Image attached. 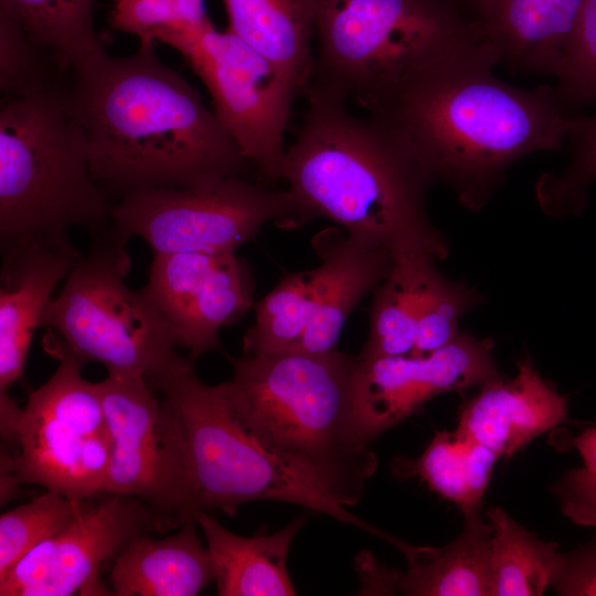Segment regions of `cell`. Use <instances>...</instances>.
<instances>
[{"mask_svg": "<svg viewBox=\"0 0 596 596\" xmlns=\"http://www.w3.org/2000/svg\"><path fill=\"white\" fill-rule=\"evenodd\" d=\"M43 344L60 363L22 408L11 469L18 483L82 502L105 492L111 459L105 412L97 383L82 376L84 364L49 333Z\"/></svg>", "mask_w": 596, "mask_h": 596, "instance_id": "obj_9", "label": "cell"}, {"mask_svg": "<svg viewBox=\"0 0 596 596\" xmlns=\"http://www.w3.org/2000/svg\"><path fill=\"white\" fill-rule=\"evenodd\" d=\"M185 62L248 164L267 182L281 180L285 132L299 87L231 31L214 26Z\"/></svg>", "mask_w": 596, "mask_h": 596, "instance_id": "obj_12", "label": "cell"}, {"mask_svg": "<svg viewBox=\"0 0 596 596\" xmlns=\"http://www.w3.org/2000/svg\"><path fill=\"white\" fill-rule=\"evenodd\" d=\"M492 349L489 339L459 333L447 345L425 355H358L354 400L364 437L371 443L436 395L461 392L500 377Z\"/></svg>", "mask_w": 596, "mask_h": 596, "instance_id": "obj_14", "label": "cell"}, {"mask_svg": "<svg viewBox=\"0 0 596 596\" xmlns=\"http://www.w3.org/2000/svg\"><path fill=\"white\" fill-rule=\"evenodd\" d=\"M194 361L177 353L147 379L163 394L180 422L192 518L212 510L233 515L248 501H279L384 538L385 532L350 513L313 477L249 434L219 386L198 377Z\"/></svg>", "mask_w": 596, "mask_h": 596, "instance_id": "obj_7", "label": "cell"}, {"mask_svg": "<svg viewBox=\"0 0 596 596\" xmlns=\"http://www.w3.org/2000/svg\"><path fill=\"white\" fill-rule=\"evenodd\" d=\"M311 270L291 273L255 304V323L243 338L244 355L296 351L312 317Z\"/></svg>", "mask_w": 596, "mask_h": 596, "instance_id": "obj_28", "label": "cell"}, {"mask_svg": "<svg viewBox=\"0 0 596 596\" xmlns=\"http://www.w3.org/2000/svg\"><path fill=\"white\" fill-rule=\"evenodd\" d=\"M96 0H0L14 20L60 70L103 51L93 23Z\"/></svg>", "mask_w": 596, "mask_h": 596, "instance_id": "obj_27", "label": "cell"}, {"mask_svg": "<svg viewBox=\"0 0 596 596\" xmlns=\"http://www.w3.org/2000/svg\"><path fill=\"white\" fill-rule=\"evenodd\" d=\"M567 409L566 397L526 359L512 380L500 376L480 386L461 409L457 429L508 458L565 422Z\"/></svg>", "mask_w": 596, "mask_h": 596, "instance_id": "obj_17", "label": "cell"}, {"mask_svg": "<svg viewBox=\"0 0 596 596\" xmlns=\"http://www.w3.org/2000/svg\"><path fill=\"white\" fill-rule=\"evenodd\" d=\"M163 531L158 515L139 499L104 492L83 501L63 530L0 577V595L70 596L88 587L94 592L105 561L135 538Z\"/></svg>", "mask_w": 596, "mask_h": 596, "instance_id": "obj_13", "label": "cell"}, {"mask_svg": "<svg viewBox=\"0 0 596 596\" xmlns=\"http://www.w3.org/2000/svg\"><path fill=\"white\" fill-rule=\"evenodd\" d=\"M584 461V470L596 477V426L584 430L572 440Z\"/></svg>", "mask_w": 596, "mask_h": 596, "instance_id": "obj_38", "label": "cell"}, {"mask_svg": "<svg viewBox=\"0 0 596 596\" xmlns=\"http://www.w3.org/2000/svg\"><path fill=\"white\" fill-rule=\"evenodd\" d=\"M459 535L443 547L414 546L392 536L408 567L396 588L414 596H492L491 534L481 507L465 514Z\"/></svg>", "mask_w": 596, "mask_h": 596, "instance_id": "obj_22", "label": "cell"}, {"mask_svg": "<svg viewBox=\"0 0 596 596\" xmlns=\"http://www.w3.org/2000/svg\"><path fill=\"white\" fill-rule=\"evenodd\" d=\"M306 109L286 150L283 177L305 222L323 217L391 253L393 259L448 254L426 209L430 179L382 121L348 102L306 88Z\"/></svg>", "mask_w": 596, "mask_h": 596, "instance_id": "obj_3", "label": "cell"}, {"mask_svg": "<svg viewBox=\"0 0 596 596\" xmlns=\"http://www.w3.org/2000/svg\"><path fill=\"white\" fill-rule=\"evenodd\" d=\"M231 363L217 386L245 429L342 505L356 504L377 467L355 409L358 355L290 351Z\"/></svg>", "mask_w": 596, "mask_h": 596, "instance_id": "obj_4", "label": "cell"}, {"mask_svg": "<svg viewBox=\"0 0 596 596\" xmlns=\"http://www.w3.org/2000/svg\"><path fill=\"white\" fill-rule=\"evenodd\" d=\"M585 0H470L499 64L554 76Z\"/></svg>", "mask_w": 596, "mask_h": 596, "instance_id": "obj_19", "label": "cell"}, {"mask_svg": "<svg viewBox=\"0 0 596 596\" xmlns=\"http://www.w3.org/2000/svg\"><path fill=\"white\" fill-rule=\"evenodd\" d=\"M435 268V259L426 256L393 260L389 274L374 290L369 334L359 358L413 353L422 294Z\"/></svg>", "mask_w": 596, "mask_h": 596, "instance_id": "obj_25", "label": "cell"}, {"mask_svg": "<svg viewBox=\"0 0 596 596\" xmlns=\"http://www.w3.org/2000/svg\"><path fill=\"white\" fill-rule=\"evenodd\" d=\"M227 30L276 64L301 91L311 77L317 0H223Z\"/></svg>", "mask_w": 596, "mask_h": 596, "instance_id": "obj_23", "label": "cell"}, {"mask_svg": "<svg viewBox=\"0 0 596 596\" xmlns=\"http://www.w3.org/2000/svg\"><path fill=\"white\" fill-rule=\"evenodd\" d=\"M554 77L565 110L596 102V0H585Z\"/></svg>", "mask_w": 596, "mask_h": 596, "instance_id": "obj_32", "label": "cell"}, {"mask_svg": "<svg viewBox=\"0 0 596 596\" xmlns=\"http://www.w3.org/2000/svg\"><path fill=\"white\" fill-rule=\"evenodd\" d=\"M140 42L129 56L105 50L70 70L65 91L84 130L93 178L121 196L137 189H201L249 167L214 110Z\"/></svg>", "mask_w": 596, "mask_h": 596, "instance_id": "obj_1", "label": "cell"}, {"mask_svg": "<svg viewBox=\"0 0 596 596\" xmlns=\"http://www.w3.org/2000/svg\"><path fill=\"white\" fill-rule=\"evenodd\" d=\"M486 515L492 529V596L542 595L561 562L557 544L540 540L499 507Z\"/></svg>", "mask_w": 596, "mask_h": 596, "instance_id": "obj_26", "label": "cell"}, {"mask_svg": "<svg viewBox=\"0 0 596 596\" xmlns=\"http://www.w3.org/2000/svg\"><path fill=\"white\" fill-rule=\"evenodd\" d=\"M193 520L206 540L219 595H296L287 557L294 536L305 523L304 515L273 534L252 538L231 532L206 511L198 512Z\"/></svg>", "mask_w": 596, "mask_h": 596, "instance_id": "obj_21", "label": "cell"}, {"mask_svg": "<svg viewBox=\"0 0 596 596\" xmlns=\"http://www.w3.org/2000/svg\"><path fill=\"white\" fill-rule=\"evenodd\" d=\"M270 222L287 228L306 223L287 189L242 177L201 189H137L110 206V224L128 240L142 238L153 254L236 252Z\"/></svg>", "mask_w": 596, "mask_h": 596, "instance_id": "obj_10", "label": "cell"}, {"mask_svg": "<svg viewBox=\"0 0 596 596\" xmlns=\"http://www.w3.org/2000/svg\"><path fill=\"white\" fill-rule=\"evenodd\" d=\"M110 223L92 175L85 134L65 91L6 99L0 110V248L74 251L68 230Z\"/></svg>", "mask_w": 596, "mask_h": 596, "instance_id": "obj_5", "label": "cell"}, {"mask_svg": "<svg viewBox=\"0 0 596 596\" xmlns=\"http://www.w3.org/2000/svg\"><path fill=\"white\" fill-rule=\"evenodd\" d=\"M82 502L54 490H46L0 517V577L26 553L63 530L76 515Z\"/></svg>", "mask_w": 596, "mask_h": 596, "instance_id": "obj_29", "label": "cell"}, {"mask_svg": "<svg viewBox=\"0 0 596 596\" xmlns=\"http://www.w3.org/2000/svg\"><path fill=\"white\" fill-rule=\"evenodd\" d=\"M552 586L558 595L596 596V541L562 554Z\"/></svg>", "mask_w": 596, "mask_h": 596, "instance_id": "obj_35", "label": "cell"}, {"mask_svg": "<svg viewBox=\"0 0 596 596\" xmlns=\"http://www.w3.org/2000/svg\"><path fill=\"white\" fill-rule=\"evenodd\" d=\"M82 257L77 249L40 245L1 248L0 391H9L21 377L52 292Z\"/></svg>", "mask_w": 596, "mask_h": 596, "instance_id": "obj_18", "label": "cell"}, {"mask_svg": "<svg viewBox=\"0 0 596 596\" xmlns=\"http://www.w3.org/2000/svg\"><path fill=\"white\" fill-rule=\"evenodd\" d=\"M44 54L14 20L0 12V89L6 99L30 97L55 87L50 83Z\"/></svg>", "mask_w": 596, "mask_h": 596, "instance_id": "obj_33", "label": "cell"}, {"mask_svg": "<svg viewBox=\"0 0 596 596\" xmlns=\"http://www.w3.org/2000/svg\"><path fill=\"white\" fill-rule=\"evenodd\" d=\"M444 2H446L447 4L456 8L457 10H459L460 12H462L464 14H466L467 17H470V0H443Z\"/></svg>", "mask_w": 596, "mask_h": 596, "instance_id": "obj_39", "label": "cell"}, {"mask_svg": "<svg viewBox=\"0 0 596 596\" xmlns=\"http://www.w3.org/2000/svg\"><path fill=\"white\" fill-rule=\"evenodd\" d=\"M320 264L311 269L312 317L296 351L334 350L347 318L384 280L393 256L375 243L330 227L312 238Z\"/></svg>", "mask_w": 596, "mask_h": 596, "instance_id": "obj_16", "label": "cell"}, {"mask_svg": "<svg viewBox=\"0 0 596 596\" xmlns=\"http://www.w3.org/2000/svg\"><path fill=\"white\" fill-rule=\"evenodd\" d=\"M145 291L195 360L253 305L252 272L236 252L153 254Z\"/></svg>", "mask_w": 596, "mask_h": 596, "instance_id": "obj_15", "label": "cell"}, {"mask_svg": "<svg viewBox=\"0 0 596 596\" xmlns=\"http://www.w3.org/2000/svg\"><path fill=\"white\" fill-rule=\"evenodd\" d=\"M111 440L105 492L139 499L166 530L194 521L181 426L142 375L108 373L97 382Z\"/></svg>", "mask_w": 596, "mask_h": 596, "instance_id": "obj_11", "label": "cell"}, {"mask_svg": "<svg viewBox=\"0 0 596 596\" xmlns=\"http://www.w3.org/2000/svg\"><path fill=\"white\" fill-rule=\"evenodd\" d=\"M479 299L475 290L448 280L435 268L422 294L412 354H429L456 339L460 319Z\"/></svg>", "mask_w": 596, "mask_h": 596, "instance_id": "obj_31", "label": "cell"}, {"mask_svg": "<svg viewBox=\"0 0 596 596\" xmlns=\"http://www.w3.org/2000/svg\"><path fill=\"white\" fill-rule=\"evenodd\" d=\"M315 36L306 88L364 109L419 73L490 46L475 20L443 0H317Z\"/></svg>", "mask_w": 596, "mask_h": 596, "instance_id": "obj_6", "label": "cell"}, {"mask_svg": "<svg viewBox=\"0 0 596 596\" xmlns=\"http://www.w3.org/2000/svg\"><path fill=\"white\" fill-rule=\"evenodd\" d=\"M110 26L138 36L140 42H157L160 33L173 25V0H113Z\"/></svg>", "mask_w": 596, "mask_h": 596, "instance_id": "obj_34", "label": "cell"}, {"mask_svg": "<svg viewBox=\"0 0 596 596\" xmlns=\"http://www.w3.org/2000/svg\"><path fill=\"white\" fill-rule=\"evenodd\" d=\"M562 511L571 520L596 525V477L583 468L570 471L555 486Z\"/></svg>", "mask_w": 596, "mask_h": 596, "instance_id": "obj_36", "label": "cell"}, {"mask_svg": "<svg viewBox=\"0 0 596 596\" xmlns=\"http://www.w3.org/2000/svg\"><path fill=\"white\" fill-rule=\"evenodd\" d=\"M567 140L571 161L566 170L544 174L536 187L538 199L550 214H566L583 206L586 187L596 181V114L573 117Z\"/></svg>", "mask_w": 596, "mask_h": 596, "instance_id": "obj_30", "label": "cell"}, {"mask_svg": "<svg viewBox=\"0 0 596 596\" xmlns=\"http://www.w3.org/2000/svg\"><path fill=\"white\" fill-rule=\"evenodd\" d=\"M41 327L81 363L146 380L177 354L175 337L145 289L129 288L128 238L110 223L92 236Z\"/></svg>", "mask_w": 596, "mask_h": 596, "instance_id": "obj_8", "label": "cell"}, {"mask_svg": "<svg viewBox=\"0 0 596 596\" xmlns=\"http://www.w3.org/2000/svg\"><path fill=\"white\" fill-rule=\"evenodd\" d=\"M0 406L2 436L18 441L22 409L10 397L8 391H0Z\"/></svg>", "mask_w": 596, "mask_h": 596, "instance_id": "obj_37", "label": "cell"}, {"mask_svg": "<svg viewBox=\"0 0 596 596\" xmlns=\"http://www.w3.org/2000/svg\"><path fill=\"white\" fill-rule=\"evenodd\" d=\"M499 456L458 429L438 432L415 460H398V476H417L467 514L481 507Z\"/></svg>", "mask_w": 596, "mask_h": 596, "instance_id": "obj_24", "label": "cell"}, {"mask_svg": "<svg viewBox=\"0 0 596 596\" xmlns=\"http://www.w3.org/2000/svg\"><path fill=\"white\" fill-rule=\"evenodd\" d=\"M492 46L426 70L365 108L411 150L430 179L479 210L518 160L554 151L573 117L554 86H512L493 74Z\"/></svg>", "mask_w": 596, "mask_h": 596, "instance_id": "obj_2", "label": "cell"}, {"mask_svg": "<svg viewBox=\"0 0 596 596\" xmlns=\"http://www.w3.org/2000/svg\"><path fill=\"white\" fill-rule=\"evenodd\" d=\"M188 521L167 538L143 534L116 556L109 583L117 596H193L214 582L206 546Z\"/></svg>", "mask_w": 596, "mask_h": 596, "instance_id": "obj_20", "label": "cell"}]
</instances>
